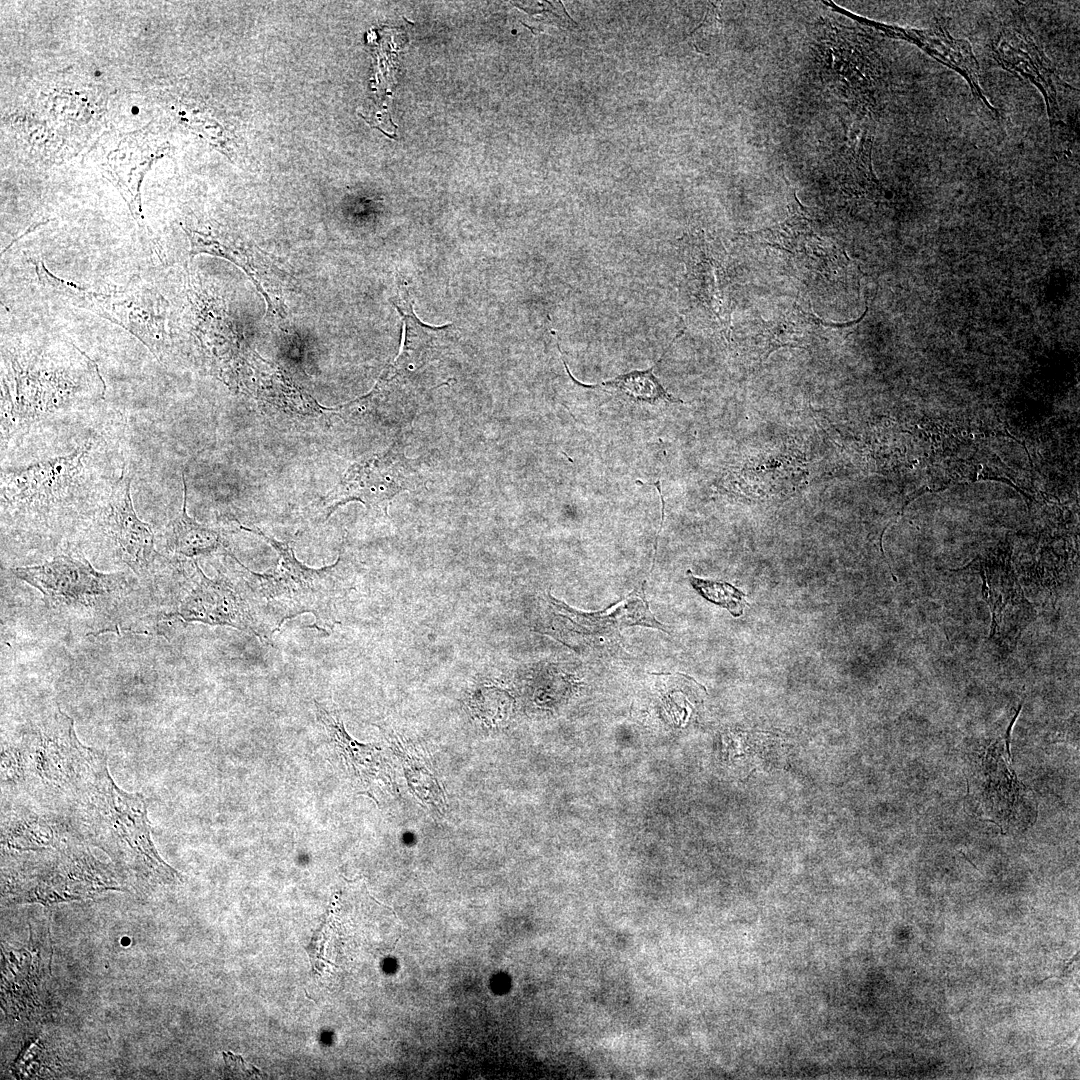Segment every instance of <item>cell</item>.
I'll list each match as a JSON object with an SVG mask.
<instances>
[{
    "mask_svg": "<svg viewBox=\"0 0 1080 1080\" xmlns=\"http://www.w3.org/2000/svg\"><path fill=\"white\" fill-rule=\"evenodd\" d=\"M981 574L982 594L987 602L991 614V630L989 638L1000 633L1001 625L1005 622V614L1007 607L1031 608L1030 603L1026 601L1022 589L1014 577L1013 573H998L991 571L990 569L983 568L978 570Z\"/></svg>",
    "mask_w": 1080,
    "mask_h": 1080,
    "instance_id": "obj_16",
    "label": "cell"
},
{
    "mask_svg": "<svg viewBox=\"0 0 1080 1080\" xmlns=\"http://www.w3.org/2000/svg\"><path fill=\"white\" fill-rule=\"evenodd\" d=\"M182 479L183 506L181 512L168 525L167 544L171 551L187 558L212 554L221 546V534L218 530L201 524L188 515L187 485L184 473Z\"/></svg>",
    "mask_w": 1080,
    "mask_h": 1080,
    "instance_id": "obj_15",
    "label": "cell"
},
{
    "mask_svg": "<svg viewBox=\"0 0 1080 1080\" xmlns=\"http://www.w3.org/2000/svg\"><path fill=\"white\" fill-rule=\"evenodd\" d=\"M400 490L397 469L389 457L368 459L348 469L339 487L325 500L329 504L327 516L350 500L372 507L386 506Z\"/></svg>",
    "mask_w": 1080,
    "mask_h": 1080,
    "instance_id": "obj_12",
    "label": "cell"
},
{
    "mask_svg": "<svg viewBox=\"0 0 1080 1080\" xmlns=\"http://www.w3.org/2000/svg\"><path fill=\"white\" fill-rule=\"evenodd\" d=\"M99 751L83 745L60 708L24 727L2 752V785L13 800L62 813Z\"/></svg>",
    "mask_w": 1080,
    "mask_h": 1080,
    "instance_id": "obj_2",
    "label": "cell"
},
{
    "mask_svg": "<svg viewBox=\"0 0 1080 1080\" xmlns=\"http://www.w3.org/2000/svg\"><path fill=\"white\" fill-rule=\"evenodd\" d=\"M130 489L131 477L123 470L100 509V527L116 559L148 581L166 559L155 548L150 526L137 516Z\"/></svg>",
    "mask_w": 1080,
    "mask_h": 1080,
    "instance_id": "obj_10",
    "label": "cell"
},
{
    "mask_svg": "<svg viewBox=\"0 0 1080 1080\" xmlns=\"http://www.w3.org/2000/svg\"><path fill=\"white\" fill-rule=\"evenodd\" d=\"M3 892L10 902H55L85 899L117 889L111 872L76 841L29 851H5Z\"/></svg>",
    "mask_w": 1080,
    "mask_h": 1080,
    "instance_id": "obj_5",
    "label": "cell"
},
{
    "mask_svg": "<svg viewBox=\"0 0 1080 1080\" xmlns=\"http://www.w3.org/2000/svg\"><path fill=\"white\" fill-rule=\"evenodd\" d=\"M65 814L83 842L105 851L135 881L145 885L182 881V875L157 852L145 798L115 784L104 754H99Z\"/></svg>",
    "mask_w": 1080,
    "mask_h": 1080,
    "instance_id": "obj_1",
    "label": "cell"
},
{
    "mask_svg": "<svg viewBox=\"0 0 1080 1080\" xmlns=\"http://www.w3.org/2000/svg\"><path fill=\"white\" fill-rule=\"evenodd\" d=\"M11 572L37 589L52 612L88 628V635L131 630L126 613L136 590L122 572L104 573L85 558L65 554Z\"/></svg>",
    "mask_w": 1080,
    "mask_h": 1080,
    "instance_id": "obj_3",
    "label": "cell"
},
{
    "mask_svg": "<svg viewBox=\"0 0 1080 1080\" xmlns=\"http://www.w3.org/2000/svg\"><path fill=\"white\" fill-rule=\"evenodd\" d=\"M246 530L262 536L280 556L279 568L274 571L257 574L243 569L240 572L274 632L287 619L303 613L315 616L318 629H331L335 623L336 604L349 588V583L341 577V559L321 569L309 568L297 560L288 544L276 541L256 528Z\"/></svg>",
    "mask_w": 1080,
    "mask_h": 1080,
    "instance_id": "obj_6",
    "label": "cell"
},
{
    "mask_svg": "<svg viewBox=\"0 0 1080 1080\" xmlns=\"http://www.w3.org/2000/svg\"><path fill=\"white\" fill-rule=\"evenodd\" d=\"M1 387L2 447L15 432L93 402L105 390L91 360L74 367L28 354L5 361Z\"/></svg>",
    "mask_w": 1080,
    "mask_h": 1080,
    "instance_id": "obj_4",
    "label": "cell"
},
{
    "mask_svg": "<svg viewBox=\"0 0 1080 1080\" xmlns=\"http://www.w3.org/2000/svg\"><path fill=\"white\" fill-rule=\"evenodd\" d=\"M684 330L672 340V342L665 348L664 352L660 356L657 362H655L650 368L644 370H631L626 373L617 375L614 378L604 380L595 384H587L581 382L575 378L570 372L567 363L562 358L564 367L571 380L577 385L585 389H597V388H613L625 394L631 400L635 402H644L655 404L659 401H665L668 403H684L681 399L674 397L670 394L666 388L662 385L660 380L654 374V369L661 363L673 342L681 336Z\"/></svg>",
    "mask_w": 1080,
    "mask_h": 1080,
    "instance_id": "obj_14",
    "label": "cell"
},
{
    "mask_svg": "<svg viewBox=\"0 0 1080 1080\" xmlns=\"http://www.w3.org/2000/svg\"><path fill=\"white\" fill-rule=\"evenodd\" d=\"M547 614L552 635L564 639L569 634L584 636H615L628 626L644 625L666 632V627L652 614L642 587L636 588L622 601L599 612H581L562 600L546 594Z\"/></svg>",
    "mask_w": 1080,
    "mask_h": 1080,
    "instance_id": "obj_11",
    "label": "cell"
},
{
    "mask_svg": "<svg viewBox=\"0 0 1080 1080\" xmlns=\"http://www.w3.org/2000/svg\"><path fill=\"white\" fill-rule=\"evenodd\" d=\"M801 463L793 454L768 452L741 468L738 484L756 496L785 494L801 482L804 476Z\"/></svg>",
    "mask_w": 1080,
    "mask_h": 1080,
    "instance_id": "obj_13",
    "label": "cell"
},
{
    "mask_svg": "<svg viewBox=\"0 0 1080 1080\" xmlns=\"http://www.w3.org/2000/svg\"><path fill=\"white\" fill-rule=\"evenodd\" d=\"M39 279L62 299L103 316L137 336L157 357L162 340V323L157 311V295L149 292L102 294L58 278L42 263L36 266Z\"/></svg>",
    "mask_w": 1080,
    "mask_h": 1080,
    "instance_id": "obj_9",
    "label": "cell"
},
{
    "mask_svg": "<svg viewBox=\"0 0 1080 1080\" xmlns=\"http://www.w3.org/2000/svg\"><path fill=\"white\" fill-rule=\"evenodd\" d=\"M93 449L88 440L66 455L3 470L4 509L13 516L36 517L68 503L84 485Z\"/></svg>",
    "mask_w": 1080,
    "mask_h": 1080,
    "instance_id": "obj_7",
    "label": "cell"
},
{
    "mask_svg": "<svg viewBox=\"0 0 1080 1080\" xmlns=\"http://www.w3.org/2000/svg\"><path fill=\"white\" fill-rule=\"evenodd\" d=\"M194 566L179 600H175L171 611L162 613L163 619L231 626L253 633L263 642L270 641L274 631L241 573L239 582L222 572L209 579L197 563Z\"/></svg>",
    "mask_w": 1080,
    "mask_h": 1080,
    "instance_id": "obj_8",
    "label": "cell"
},
{
    "mask_svg": "<svg viewBox=\"0 0 1080 1080\" xmlns=\"http://www.w3.org/2000/svg\"><path fill=\"white\" fill-rule=\"evenodd\" d=\"M688 574L691 585L706 600L726 608L735 617L743 614L746 595L742 591L728 583L701 579L690 572Z\"/></svg>",
    "mask_w": 1080,
    "mask_h": 1080,
    "instance_id": "obj_17",
    "label": "cell"
}]
</instances>
